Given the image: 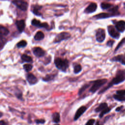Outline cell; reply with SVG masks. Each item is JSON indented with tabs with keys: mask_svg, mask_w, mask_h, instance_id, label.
Segmentation results:
<instances>
[{
	"mask_svg": "<svg viewBox=\"0 0 125 125\" xmlns=\"http://www.w3.org/2000/svg\"><path fill=\"white\" fill-rule=\"evenodd\" d=\"M114 16V15L112 13L109 14V13H100L99 14L95 15L94 17L96 19H105L110 17H112Z\"/></svg>",
	"mask_w": 125,
	"mask_h": 125,
	"instance_id": "9a60e30c",
	"label": "cell"
},
{
	"mask_svg": "<svg viewBox=\"0 0 125 125\" xmlns=\"http://www.w3.org/2000/svg\"><path fill=\"white\" fill-rule=\"evenodd\" d=\"M125 81V70H119L116 73V76L108 83L106 86L102 88L99 92L98 94H102L114 85L121 83Z\"/></svg>",
	"mask_w": 125,
	"mask_h": 125,
	"instance_id": "6da1fadb",
	"label": "cell"
},
{
	"mask_svg": "<svg viewBox=\"0 0 125 125\" xmlns=\"http://www.w3.org/2000/svg\"><path fill=\"white\" fill-rule=\"evenodd\" d=\"M5 42H6L5 39L4 38L3 36L0 35V50H1L3 48Z\"/></svg>",
	"mask_w": 125,
	"mask_h": 125,
	"instance_id": "4316f807",
	"label": "cell"
},
{
	"mask_svg": "<svg viewBox=\"0 0 125 125\" xmlns=\"http://www.w3.org/2000/svg\"><path fill=\"white\" fill-rule=\"evenodd\" d=\"M12 2L22 11H26L27 9L28 3L24 1L21 0H14L12 1Z\"/></svg>",
	"mask_w": 125,
	"mask_h": 125,
	"instance_id": "52a82bcc",
	"label": "cell"
},
{
	"mask_svg": "<svg viewBox=\"0 0 125 125\" xmlns=\"http://www.w3.org/2000/svg\"><path fill=\"white\" fill-rule=\"evenodd\" d=\"M26 45H27V42L24 40H22L17 43V46L18 47H25Z\"/></svg>",
	"mask_w": 125,
	"mask_h": 125,
	"instance_id": "f546056e",
	"label": "cell"
},
{
	"mask_svg": "<svg viewBox=\"0 0 125 125\" xmlns=\"http://www.w3.org/2000/svg\"><path fill=\"white\" fill-rule=\"evenodd\" d=\"M115 28L119 32H124L125 31V21H120L115 23Z\"/></svg>",
	"mask_w": 125,
	"mask_h": 125,
	"instance_id": "30bf717a",
	"label": "cell"
},
{
	"mask_svg": "<svg viewBox=\"0 0 125 125\" xmlns=\"http://www.w3.org/2000/svg\"><path fill=\"white\" fill-rule=\"evenodd\" d=\"M117 94L125 96V90H118L116 91Z\"/></svg>",
	"mask_w": 125,
	"mask_h": 125,
	"instance_id": "d6a6232c",
	"label": "cell"
},
{
	"mask_svg": "<svg viewBox=\"0 0 125 125\" xmlns=\"http://www.w3.org/2000/svg\"><path fill=\"white\" fill-rule=\"evenodd\" d=\"M107 29L110 37L116 40H118L119 39L120 34L115 27H114L113 25H108L107 27Z\"/></svg>",
	"mask_w": 125,
	"mask_h": 125,
	"instance_id": "5b68a950",
	"label": "cell"
},
{
	"mask_svg": "<svg viewBox=\"0 0 125 125\" xmlns=\"http://www.w3.org/2000/svg\"><path fill=\"white\" fill-rule=\"evenodd\" d=\"M107 106H108V105H107V103H102L100 104L99 105V106L95 109V111L97 113L101 112L102 110H103L104 108H105V107H106Z\"/></svg>",
	"mask_w": 125,
	"mask_h": 125,
	"instance_id": "e0dca14e",
	"label": "cell"
},
{
	"mask_svg": "<svg viewBox=\"0 0 125 125\" xmlns=\"http://www.w3.org/2000/svg\"><path fill=\"white\" fill-rule=\"evenodd\" d=\"M97 5L95 3H91L85 9L84 12L87 14H89L95 12L96 10Z\"/></svg>",
	"mask_w": 125,
	"mask_h": 125,
	"instance_id": "8fae6325",
	"label": "cell"
},
{
	"mask_svg": "<svg viewBox=\"0 0 125 125\" xmlns=\"http://www.w3.org/2000/svg\"><path fill=\"white\" fill-rule=\"evenodd\" d=\"M21 59L23 61L26 62H32V58L30 56H28L26 54H23L21 56Z\"/></svg>",
	"mask_w": 125,
	"mask_h": 125,
	"instance_id": "d4e9b609",
	"label": "cell"
},
{
	"mask_svg": "<svg viewBox=\"0 0 125 125\" xmlns=\"http://www.w3.org/2000/svg\"><path fill=\"white\" fill-rule=\"evenodd\" d=\"M16 26H17L19 31L21 32L23 31V30L25 28V23L24 21L23 20L17 21L16 22Z\"/></svg>",
	"mask_w": 125,
	"mask_h": 125,
	"instance_id": "4fadbf2b",
	"label": "cell"
},
{
	"mask_svg": "<svg viewBox=\"0 0 125 125\" xmlns=\"http://www.w3.org/2000/svg\"><path fill=\"white\" fill-rule=\"evenodd\" d=\"M113 97L114 99H115L116 100L119 101V102H123V101H125V96L116 94H114Z\"/></svg>",
	"mask_w": 125,
	"mask_h": 125,
	"instance_id": "603a6c76",
	"label": "cell"
},
{
	"mask_svg": "<svg viewBox=\"0 0 125 125\" xmlns=\"http://www.w3.org/2000/svg\"><path fill=\"white\" fill-rule=\"evenodd\" d=\"M2 116V113L0 112V117H1Z\"/></svg>",
	"mask_w": 125,
	"mask_h": 125,
	"instance_id": "f35d334b",
	"label": "cell"
},
{
	"mask_svg": "<svg viewBox=\"0 0 125 125\" xmlns=\"http://www.w3.org/2000/svg\"><path fill=\"white\" fill-rule=\"evenodd\" d=\"M125 43V38L122 39V40L119 42V43L118 44V45H117L116 47L114 50V53H115Z\"/></svg>",
	"mask_w": 125,
	"mask_h": 125,
	"instance_id": "484cf974",
	"label": "cell"
},
{
	"mask_svg": "<svg viewBox=\"0 0 125 125\" xmlns=\"http://www.w3.org/2000/svg\"><path fill=\"white\" fill-rule=\"evenodd\" d=\"M112 6V5L108 3L103 2L101 4V7L103 9H107Z\"/></svg>",
	"mask_w": 125,
	"mask_h": 125,
	"instance_id": "83f0119b",
	"label": "cell"
},
{
	"mask_svg": "<svg viewBox=\"0 0 125 125\" xmlns=\"http://www.w3.org/2000/svg\"><path fill=\"white\" fill-rule=\"evenodd\" d=\"M44 37V35L42 31H38L34 36V39L36 41H40L42 40Z\"/></svg>",
	"mask_w": 125,
	"mask_h": 125,
	"instance_id": "ac0fdd59",
	"label": "cell"
},
{
	"mask_svg": "<svg viewBox=\"0 0 125 125\" xmlns=\"http://www.w3.org/2000/svg\"><path fill=\"white\" fill-rule=\"evenodd\" d=\"M90 82L89 83H86V84H84V85H83L81 87V88L79 89V92H78V95H81L90 86Z\"/></svg>",
	"mask_w": 125,
	"mask_h": 125,
	"instance_id": "cb8c5ba5",
	"label": "cell"
},
{
	"mask_svg": "<svg viewBox=\"0 0 125 125\" xmlns=\"http://www.w3.org/2000/svg\"><path fill=\"white\" fill-rule=\"evenodd\" d=\"M41 24H42V23L41 22V21L39 20H36V19H34L32 21V24L33 25L41 27Z\"/></svg>",
	"mask_w": 125,
	"mask_h": 125,
	"instance_id": "f1b7e54d",
	"label": "cell"
},
{
	"mask_svg": "<svg viewBox=\"0 0 125 125\" xmlns=\"http://www.w3.org/2000/svg\"><path fill=\"white\" fill-rule=\"evenodd\" d=\"M6 123L3 121H0V125H6Z\"/></svg>",
	"mask_w": 125,
	"mask_h": 125,
	"instance_id": "74e56055",
	"label": "cell"
},
{
	"mask_svg": "<svg viewBox=\"0 0 125 125\" xmlns=\"http://www.w3.org/2000/svg\"><path fill=\"white\" fill-rule=\"evenodd\" d=\"M96 40L100 43L103 42L105 39V32L103 28H99L97 30L95 35Z\"/></svg>",
	"mask_w": 125,
	"mask_h": 125,
	"instance_id": "8992f818",
	"label": "cell"
},
{
	"mask_svg": "<svg viewBox=\"0 0 125 125\" xmlns=\"http://www.w3.org/2000/svg\"><path fill=\"white\" fill-rule=\"evenodd\" d=\"M34 54L38 57H41L44 55L45 51L40 47H36L33 49Z\"/></svg>",
	"mask_w": 125,
	"mask_h": 125,
	"instance_id": "7c38bea8",
	"label": "cell"
},
{
	"mask_svg": "<svg viewBox=\"0 0 125 125\" xmlns=\"http://www.w3.org/2000/svg\"><path fill=\"white\" fill-rule=\"evenodd\" d=\"M114 41L113 40H109L107 42H106V45L109 47H111L113 46L114 43Z\"/></svg>",
	"mask_w": 125,
	"mask_h": 125,
	"instance_id": "836d02e7",
	"label": "cell"
},
{
	"mask_svg": "<svg viewBox=\"0 0 125 125\" xmlns=\"http://www.w3.org/2000/svg\"><path fill=\"white\" fill-rule=\"evenodd\" d=\"M123 107V106H119V107H117V108H116L115 110H116V111H117V112H119V111H120V110L122 109V108Z\"/></svg>",
	"mask_w": 125,
	"mask_h": 125,
	"instance_id": "8d00e7d4",
	"label": "cell"
},
{
	"mask_svg": "<svg viewBox=\"0 0 125 125\" xmlns=\"http://www.w3.org/2000/svg\"><path fill=\"white\" fill-rule=\"evenodd\" d=\"M33 66L30 64H25L23 65V68L25 69V70L27 72L30 71L32 69Z\"/></svg>",
	"mask_w": 125,
	"mask_h": 125,
	"instance_id": "4dcf8cb0",
	"label": "cell"
},
{
	"mask_svg": "<svg viewBox=\"0 0 125 125\" xmlns=\"http://www.w3.org/2000/svg\"><path fill=\"white\" fill-rule=\"evenodd\" d=\"M9 34V30L5 27L0 25V35L7 36Z\"/></svg>",
	"mask_w": 125,
	"mask_h": 125,
	"instance_id": "d6986e66",
	"label": "cell"
},
{
	"mask_svg": "<svg viewBox=\"0 0 125 125\" xmlns=\"http://www.w3.org/2000/svg\"><path fill=\"white\" fill-rule=\"evenodd\" d=\"M35 122H36V123L37 124H44L45 121V120H43V119H38V120H36L35 121Z\"/></svg>",
	"mask_w": 125,
	"mask_h": 125,
	"instance_id": "d590c367",
	"label": "cell"
},
{
	"mask_svg": "<svg viewBox=\"0 0 125 125\" xmlns=\"http://www.w3.org/2000/svg\"><path fill=\"white\" fill-rule=\"evenodd\" d=\"M112 62H119L123 65H125V54L115 56L110 60Z\"/></svg>",
	"mask_w": 125,
	"mask_h": 125,
	"instance_id": "ba28073f",
	"label": "cell"
},
{
	"mask_svg": "<svg viewBox=\"0 0 125 125\" xmlns=\"http://www.w3.org/2000/svg\"><path fill=\"white\" fill-rule=\"evenodd\" d=\"M86 109L87 107L85 106H82L80 107H79L75 113V114L74 117V120H77L85 112Z\"/></svg>",
	"mask_w": 125,
	"mask_h": 125,
	"instance_id": "9c48e42d",
	"label": "cell"
},
{
	"mask_svg": "<svg viewBox=\"0 0 125 125\" xmlns=\"http://www.w3.org/2000/svg\"><path fill=\"white\" fill-rule=\"evenodd\" d=\"M41 8V7H37V6H36V7H34V8L33 9V12L35 14V15H37V16H40V15H41V14L39 12V10L40 9V8Z\"/></svg>",
	"mask_w": 125,
	"mask_h": 125,
	"instance_id": "1f68e13d",
	"label": "cell"
},
{
	"mask_svg": "<svg viewBox=\"0 0 125 125\" xmlns=\"http://www.w3.org/2000/svg\"><path fill=\"white\" fill-rule=\"evenodd\" d=\"M95 120L93 119H90L87 122V123L85 124V125H92L95 123Z\"/></svg>",
	"mask_w": 125,
	"mask_h": 125,
	"instance_id": "e575fe53",
	"label": "cell"
},
{
	"mask_svg": "<svg viewBox=\"0 0 125 125\" xmlns=\"http://www.w3.org/2000/svg\"><path fill=\"white\" fill-rule=\"evenodd\" d=\"M56 67L62 72H66L69 67V61L66 59L57 58L54 60Z\"/></svg>",
	"mask_w": 125,
	"mask_h": 125,
	"instance_id": "7a4b0ae2",
	"label": "cell"
},
{
	"mask_svg": "<svg viewBox=\"0 0 125 125\" xmlns=\"http://www.w3.org/2000/svg\"><path fill=\"white\" fill-rule=\"evenodd\" d=\"M71 37V35L67 32H62L59 33L55 37L53 42L54 43H59L62 41L67 40Z\"/></svg>",
	"mask_w": 125,
	"mask_h": 125,
	"instance_id": "277c9868",
	"label": "cell"
},
{
	"mask_svg": "<svg viewBox=\"0 0 125 125\" xmlns=\"http://www.w3.org/2000/svg\"><path fill=\"white\" fill-rule=\"evenodd\" d=\"M73 68H74L73 72L76 74H77L80 72H81L82 70V67L81 65L80 64H77L75 65H74Z\"/></svg>",
	"mask_w": 125,
	"mask_h": 125,
	"instance_id": "7402d4cb",
	"label": "cell"
},
{
	"mask_svg": "<svg viewBox=\"0 0 125 125\" xmlns=\"http://www.w3.org/2000/svg\"><path fill=\"white\" fill-rule=\"evenodd\" d=\"M56 76V75L54 74H47L43 78V81L45 82H49L53 80Z\"/></svg>",
	"mask_w": 125,
	"mask_h": 125,
	"instance_id": "44dd1931",
	"label": "cell"
},
{
	"mask_svg": "<svg viewBox=\"0 0 125 125\" xmlns=\"http://www.w3.org/2000/svg\"><path fill=\"white\" fill-rule=\"evenodd\" d=\"M124 7H125V3L124 4Z\"/></svg>",
	"mask_w": 125,
	"mask_h": 125,
	"instance_id": "ab89813d",
	"label": "cell"
},
{
	"mask_svg": "<svg viewBox=\"0 0 125 125\" xmlns=\"http://www.w3.org/2000/svg\"><path fill=\"white\" fill-rule=\"evenodd\" d=\"M52 121L54 123L58 124L60 122V115L58 112H55L52 114Z\"/></svg>",
	"mask_w": 125,
	"mask_h": 125,
	"instance_id": "2e32d148",
	"label": "cell"
},
{
	"mask_svg": "<svg viewBox=\"0 0 125 125\" xmlns=\"http://www.w3.org/2000/svg\"><path fill=\"white\" fill-rule=\"evenodd\" d=\"M26 79L30 84H35L38 81L37 78L32 74H28L26 76Z\"/></svg>",
	"mask_w": 125,
	"mask_h": 125,
	"instance_id": "5bb4252c",
	"label": "cell"
},
{
	"mask_svg": "<svg viewBox=\"0 0 125 125\" xmlns=\"http://www.w3.org/2000/svg\"><path fill=\"white\" fill-rule=\"evenodd\" d=\"M111 108L107 106L106 107H105V108H104L103 110H102L101 111V113H100L99 115V118H102L105 114H106V113H109L110 111H111Z\"/></svg>",
	"mask_w": 125,
	"mask_h": 125,
	"instance_id": "ffe728a7",
	"label": "cell"
},
{
	"mask_svg": "<svg viewBox=\"0 0 125 125\" xmlns=\"http://www.w3.org/2000/svg\"><path fill=\"white\" fill-rule=\"evenodd\" d=\"M107 82V80L106 79H102L96 80L94 81L91 82L92 83V86L90 88L89 91L91 92L92 93H94L97 91L102 86L105 84Z\"/></svg>",
	"mask_w": 125,
	"mask_h": 125,
	"instance_id": "3957f363",
	"label": "cell"
}]
</instances>
